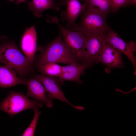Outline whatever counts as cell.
Segmentation results:
<instances>
[{"label":"cell","instance_id":"obj_24","mask_svg":"<svg viewBox=\"0 0 136 136\" xmlns=\"http://www.w3.org/2000/svg\"><path fill=\"white\" fill-rule=\"evenodd\" d=\"M80 1H83V0H80Z\"/></svg>","mask_w":136,"mask_h":136},{"label":"cell","instance_id":"obj_17","mask_svg":"<svg viewBox=\"0 0 136 136\" xmlns=\"http://www.w3.org/2000/svg\"><path fill=\"white\" fill-rule=\"evenodd\" d=\"M62 66L55 62H49L38 67L41 74L52 77H59L61 74Z\"/></svg>","mask_w":136,"mask_h":136},{"label":"cell","instance_id":"obj_18","mask_svg":"<svg viewBox=\"0 0 136 136\" xmlns=\"http://www.w3.org/2000/svg\"><path fill=\"white\" fill-rule=\"evenodd\" d=\"M34 113V116L32 122L26 129L22 134L23 136H34L36 126L39 117L42 112L38 109L33 110Z\"/></svg>","mask_w":136,"mask_h":136},{"label":"cell","instance_id":"obj_14","mask_svg":"<svg viewBox=\"0 0 136 136\" xmlns=\"http://www.w3.org/2000/svg\"><path fill=\"white\" fill-rule=\"evenodd\" d=\"M20 84L25 85V81L17 77L13 69L6 65H0V87L6 88Z\"/></svg>","mask_w":136,"mask_h":136},{"label":"cell","instance_id":"obj_12","mask_svg":"<svg viewBox=\"0 0 136 136\" xmlns=\"http://www.w3.org/2000/svg\"><path fill=\"white\" fill-rule=\"evenodd\" d=\"M28 88L27 96L44 103L48 107H52V101L49 99L46 94L45 89L41 81L35 75L29 78H23Z\"/></svg>","mask_w":136,"mask_h":136},{"label":"cell","instance_id":"obj_2","mask_svg":"<svg viewBox=\"0 0 136 136\" xmlns=\"http://www.w3.org/2000/svg\"><path fill=\"white\" fill-rule=\"evenodd\" d=\"M0 63L13 69L20 77L25 76L32 68L13 41H6L0 45Z\"/></svg>","mask_w":136,"mask_h":136},{"label":"cell","instance_id":"obj_13","mask_svg":"<svg viewBox=\"0 0 136 136\" xmlns=\"http://www.w3.org/2000/svg\"><path fill=\"white\" fill-rule=\"evenodd\" d=\"M90 66L88 63L82 64L76 62L62 66L61 73L57 79L58 82L60 85H62L64 82L66 81L82 84L83 82L80 79V76Z\"/></svg>","mask_w":136,"mask_h":136},{"label":"cell","instance_id":"obj_21","mask_svg":"<svg viewBox=\"0 0 136 136\" xmlns=\"http://www.w3.org/2000/svg\"><path fill=\"white\" fill-rule=\"evenodd\" d=\"M26 0H16L15 3L17 5H18L21 2L26 3Z\"/></svg>","mask_w":136,"mask_h":136},{"label":"cell","instance_id":"obj_25","mask_svg":"<svg viewBox=\"0 0 136 136\" xmlns=\"http://www.w3.org/2000/svg\"><path fill=\"white\" fill-rule=\"evenodd\" d=\"M84 1V0H83V1Z\"/></svg>","mask_w":136,"mask_h":136},{"label":"cell","instance_id":"obj_15","mask_svg":"<svg viewBox=\"0 0 136 136\" xmlns=\"http://www.w3.org/2000/svg\"><path fill=\"white\" fill-rule=\"evenodd\" d=\"M61 5L59 3L54 2L51 0H32L27 3L29 9L38 18L42 17L43 12L47 9L59 11Z\"/></svg>","mask_w":136,"mask_h":136},{"label":"cell","instance_id":"obj_1","mask_svg":"<svg viewBox=\"0 0 136 136\" xmlns=\"http://www.w3.org/2000/svg\"><path fill=\"white\" fill-rule=\"evenodd\" d=\"M49 62L69 64L79 63L67 48L60 32L55 39L42 49L36 64L38 67Z\"/></svg>","mask_w":136,"mask_h":136},{"label":"cell","instance_id":"obj_9","mask_svg":"<svg viewBox=\"0 0 136 136\" xmlns=\"http://www.w3.org/2000/svg\"><path fill=\"white\" fill-rule=\"evenodd\" d=\"M107 32L106 42L127 56L133 65L136 74V60L134 54L136 51L135 42L130 41L127 43L110 27L107 30Z\"/></svg>","mask_w":136,"mask_h":136},{"label":"cell","instance_id":"obj_5","mask_svg":"<svg viewBox=\"0 0 136 136\" xmlns=\"http://www.w3.org/2000/svg\"><path fill=\"white\" fill-rule=\"evenodd\" d=\"M63 41L71 53L79 63H86L85 61L86 38L81 31L69 30L62 35Z\"/></svg>","mask_w":136,"mask_h":136},{"label":"cell","instance_id":"obj_8","mask_svg":"<svg viewBox=\"0 0 136 136\" xmlns=\"http://www.w3.org/2000/svg\"><path fill=\"white\" fill-rule=\"evenodd\" d=\"M65 4L66 9L61 12V19L66 23V28L73 31L77 30L78 25L76 23V20L85 9L86 5L82 4L80 0H66Z\"/></svg>","mask_w":136,"mask_h":136},{"label":"cell","instance_id":"obj_7","mask_svg":"<svg viewBox=\"0 0 136 136\" xmlns=\"http://www.w3.org/2000/svg\"><path fill=\"white\" fill-rule=\"evenodd\" d=\"M35 76L39 79L43 84L46 92L47 93V96L49 99L52 101L53 99H58L67 104L77 110H84V107L74 105L67 99L61 89V85L58 82L57 77H50L42 74Z\"/></svg>","mask_w":136,"mask_h":136},{"label":"cell","instance_id":"obj_3","mask_svg":"<svg viewBox=\"0 0 136 136\" xmlns=\"http://www.w3.org/2000/svg\"><path fill=\"white\" fill-rule=\"evenodd\" d=\"M81 14L77 30L84 34L104 33L110 27L107 22L108 15L99 11L86 7Z\"/></svg>","mask_w":136,"mask_h":136},{"label":"cell","instance_id":"obj_10","mask_svg":"<svg viewBox=\"0 0 136 136\" xmlns=\"http://www.w3.org/2000/svg\"><path fill=\"white\" fill-rule=\"evenodd\" d=\"M121 53L106 42L97 63L101 62L110 69L122 67L124 64Z\"/></svg>","mask_w":136,"mask_h":136},{"label":"cell","instance_id":"obj_16","mask_svg":"<svg viewBox=\"0 0 136 136\" xmlns=\"http://www.w3.org/2000/svg\"><path fill=\"white\" fill-rule=\"evenodd\" d=\"M84 3L90 7L108 15L112 12L111 0H84Z\"/></svg>","mask_w":136,"mask_h":136},{"label":"cell","instance_id":"obj_6","mask_svg":"<svg viewBox=\"0 0 136 136\" xmlns=\"http://www.w3.org/2000/svg\"><path fill=\"white\" fill-rule=\"evenodd\" d=\"M84 34L86 40V62L90 66L97 62L106 42L107 31L100 33Z\"/></svg>","mask_w":136,"mask_h":136},{"label":"cell","instance_id":"obj_19","mask_svg":"<svg viewBox=\"0 0 136 136\" xmlns=\"http://www.w3.org/2000/svg\"><path fill=\"white\" fill-rule=\"evenodd\" d=\"M112 12L116 13L120 8L128 5V0H111Z\"/></svg>","mask_w":136,"mask_h":136},{"label":"cell","instance_id":"obj_11","mask_svg":"<svg viewBox=\"0 0 136 136\" xmlns=\"http://www.w3.org/2000/svg\"><path fill=\"white\" fill-rule=\"evenodd\" d=\"M37 33L35 25L27 28L22 37L21 48L32 68L37 45Z\"/></svg>","mask_w":136,"mask_h":136},{"label":"cell","instance_id":"obj_20","mask_svg":"<svg viewBox=\"0 0 136 136\" xmlns=\"http://www.w3.org/2000/svg\"><path fill=\"white\" fill-rule=\"evenodd\" d=\"M136 4V0H128V5H135Z\"/></svg>","mask_w":136,"mask_h":136},{"label":"cell","instance_id":"obj_22","mask_svg":"<svg viewBox=\"0 0 136 136\" xmlns=\"http://www.w3.org/2000/svg\"><path fill=\"white\" fill-rule=\"evenodd\" d=\"M8 0L10 1H12V2H14V0Z\"/></svg>","mask_w":136,"mask_h":136},{"label":"cell","instance_id":"obj_4","mask_svg":"<svg viewBox=\"0 0 136 136\" xmlns=\"http://www.w3.org/2000/svg\"><path fill=\"white\" fill-rule=\"evenodd\" d=\"M43 106L42 102L30 99L22 93L11 91L0 103V110L13 116L25 110L38 109Z\"/></svg>","mask_w":136,"mask_h":136},{"label":"cell","instance_id":"obj_23","mask_svg":"<svg viewBox=\"0 0 136 136\" xmlns=\"http://www.w3.org/2000/svg\"><path fill=\"white\" fill-rule=\"evenodd\" d=\"M51 0L54 2H56V0Z\"/></svg>","mask_w":136,"mask_h":136}]
</instances>
